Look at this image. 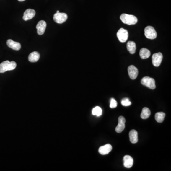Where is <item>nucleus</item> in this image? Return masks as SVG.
I'll list each match as a JSON object with an SVG mask.
<instances>
[{
  "mask_svg": "<svg viewBox=\"0 0 171 171\" xmlns=\"http://www.w3.org/2000/svg\"><path fill=\"white\" fill-rule=\"evenodd\" d=\"M16 62L12 61H4L0 64V73H4L7 71H12L16 68Z\"/></svg>",
  "mask_w": 171,
  "mask_h": 171,
  "instance_id": "1",
  "label": "nucleus"
},
{
  "mask_svg": "<svg viewBox=\"0 0 171 171\" xmlns=\"http://www.w3.org/2000/svg\"><path fill=\"white\" fill-rule=\"evenodd\" d=\"M120 19L125 24L128 25H134L137 23V18L133 15L123 14L120 16Z\"/></svg>",
  "mask_w": 171,
  "mask_h": 171,
  "instance_id": "2",
  "label": "nucleus"
},
{
  "mask_svg": "<svg viewBox=\"0 0 171 171\" xmlns=\"http://www.w3.org/2000/svg\"><path fill=\"white\" fill-rule=\"evenodd\" d=\"M141 84L144 86L149 87L151 89H154L156 88L155 82L154 79L149 76H144L141 79Z\"/></svg>",
  "mask_w": 171,
  "mask_h": 171,
  "instance_id": "3",
  "label": "nucleus"
},
{
  "mask_svg": "<svg viewBox=\"0 0 171 171\" xmlns=\"http://www.w3.org/2000/svg\"><path fill=\"white\" fill-rule=\"evenodd\" d=\"M144 35L147 39L153 40L157 37V33L154 27L148 26L144 29Z\"/></svg>",
  "mask_w": 171,
  "mask_h": 171,
  "instance_id": "4",
  "label": "nucleus"
},
{
  "mask_svg": "<svg viewBox=\"0 0 171 171\" xmlns=\"http://www.w3.org/2000/svg\"><path fill=\"white\" fill-rule=\"evenodd\" d=\"M117 37L118 40L121 43H125L128 40V30L124 29L123 28H121L117 32Z\"/></svg>",
  "mask_w": 171,
  "mask_h": 171,
  "instance_id": "5",
  "label": "nucleus"
},
{
  "mask_svg": "<svg viewBox=\"0 0 171 171\" xmlns=\"http://www.w3.org/2000/svg\"><path fill=\"white\" fill-rule=\"evenodd\" d=\"M68 15L65 13H56L54 15L53 19L54 22L58 24H61L67 21Z\"/></svg>",
  "mask_w": 171,
  "mask_h": 171,
  "instance_id": "6",
  "label": "nucleus"
},
{
  "mask_svg": "<svg viewBox=\"0 0 171 171\" xmlns=\"http://www.w3.org/2000/svg\"><path fill=\"white\" fill-rule=\"evenodd\" d=\"M163 54L161 52L154 53L152 56V63L156 67H159L163 60Z\"/></svg>",
  "mask_w": 171,
  "mask_h": 171,
  "instance_id": "7",
  "label": "nucleus"
},
{
  "mask_svg": "<svg viewBox=\"0 0 171 171\" xmlns=\"http://www.w3.org/2000/svg\"><path fill=\"white\" fill-rule=\"evenodd\" d=\"M128 72L129 76L131 79L134 80L136 79L139 74V70L137 68L135 67V66H129L128 68Z\"/></svg>",
  "mask_w": 171,
  "mask_h": 171,
  "instance_id": "8",
  "label": "nucleus"
},
{
  "mask_svg": "<svg viewBox=\"0 0 171 171\" xmlns=\"http://www.w3.org/2000/svg\"><path fill=\"white\" fill-rule=\"evenodd\" d=\"M126 119L124 117L120 116L118 118V124L115 128V131L118 133H121L125 128Z\"/></svg>",
  "mask_w": 171,
  "mask_h": 171,
  "instance_id": "9",
  "label": "nucleus"
},
{
  "mask_svg": "<svg viewBox=\"0 0 171 171\" xmlns=\"http://www.w3.org/2000/svg\"><path fill=\"white\" fill-rule=\"evenodd\" d=\"M46 26L47 23L45 21H43H43H40L36 26L38 34L40 35L43 34L45 32Z\"/></svg>",
  "mask_w": 171,
  "mask_h": 171,
  "instance_id": "10",
  "label": "nucleus"
},
{
  "mask_svg": "<svg viewBox=\"0 0 171 171\" xmlns=\"http://www.w3.org/2000/svg\"><path fill=\"white\" fill-rule=\"evenodd\" d=\"M36 14L35 11L31 9H29L26 10L24 12L23 19L25 21H27L28 20L32 19L35 16Z\"/></svg>",
  "mask_w": 171,
  "mask_h": 171,
  "instance_id": "11",
  "label": "nucleus"
},
{
  "mask_svg": "<svg viewBox=\"0 0 171 171\" xmlns=\"http://www.w3.org/2000/svg\"><path fill=\"white\" fill-rule=\"evenodd\" d=\"M7 45L9 47L15 51H19L21 48L20 43L14 41L11 39H9L7 41Z\"/></svg>",
  "mask_w": 171,
  "mask_h": 171,
  "instance_id": "12",
  "label": "nucleus"
},
{
  "mask_svg": "<svg viewBox=\"0 0 171 171\" xmlns=\"http://www.w3.org/2000/svg\"><path fill=\"white\" fill-rule=\"evenodd\" d=\"M123 161L124 166L127 168L132 167L133 165V160L130 155H125L123 158Z\"/></svg>",
  "mask_w": 171,
  "mask_h": 171,
  "instance_id": "13",
  "label": "nucleus"
},
{
  "mask_svg": "<svg viewBox=\"0 0 171 171\" xmlns=\"http://www.w3.org/2000/svg\"><path fill=\"white\" fill-rule=\"evenodd\" d=\"M112 149V146L110 144H107L105 146H101L98 152L100 153V154L102 155H106L108 154V153L110 152Z\"/></svg>",
  "mask_w": 171,
  "mask_h": 171,
  "instance_id": "14",
  "label": "nucleus"
},
{
  "mask_svg": "<svg viewBox=\"0 0 171 171\" xmlns=\"http://www.w3.org/2000/svg\"><path fill=\"white\" fill-rule=\"evenodd\" d=\"M130 142L132 144H136L138 142V133L135 130H132L129 133Z\"/></svg>",
  "mask_w": 171,
  "mask_h": 171,
  "instance_id": "15",
  "label": "nucleus"
},
{
  "mask_svg": "<svg viewBox=\"0 0 171 171\" xmlns=\"http://www.w3.org/2000/svg\"><path fill=\"white\" fill-rule=\"evenodd\" d=\"M40 57V55L39 52L37 51H34V52H32L29 55L28 57V60L30 62H36L39 61Z\"/></svg>",
  "mask_w": 171,
  "mask_h": 171,
  "instance_id": "16",
  "label": "nucleus"
},
{
  "mask_svg": "<svg viewBox=\"0 0 171 171\" xmlns=\"http://www.w3.org/2000/svg\"><path fill=\"white\" fill-rule=\"evenodd\" d=\"M140 56L143 60L147 59L150 56L151 52L149 50L146 48H142L140 51Z\"/></svg>",
  "mask_w": 171,
  "mask_h": 171,
  "instance_id": "17",
  "label": "nucleus"
},
{
  "mask_svg": "<svg viewBox=\"0 0 171 171\" xmlns=\"http://www.w3.org/2000/svg\"><path fill=\"white\" fill-rule=\"evenodd\" d=\"M126 48L128 51L130 52V54H133L135 53L136 51V44L135 42L132 41H128L127 43Z\"/></svg>",
  "mask_w": 171,
  "mask_h": 171,
  "instance_id": "18",
  "label": "nucleus"
},
{
  "mask_svg": "<svg viewBox=\"0 0 171 171\" xmlns=\"http://www.w3.org/2000/svg\"><path fill=\"white\" fill-rule=\"evenodd\" d=\"M151 111L150 109L147 108H144L142 109L141 114V118L142 119H146L150 116Z\"/></svg>",
  "mask_w": 171,
  "mask_h": 171,
  "instance_id": "19",
  "label": "nucleus"
},
{
  "mask_svg": "<svg viewBox=\"0 0 171 171\" xmlns=\"http://www.w3.org/2000/svg\"><path fill=\"white\" fill-rule=\"evenodd\" d=\"M165 117V114L163 112H160L156 113L155 115V119L157 122L162 123L164 121Z\"/></svg>",
  "mask_w": 171,
  "mask_h": 171,
  "instance_id": "20",
  "label": "nucleus"
},
{
  "mask_svg": "<svg viewBox=\"0 0 171 171\" xmlns=\"http://www.w3.org/2000/svg\"><path fill=\"white\" fill-rule=\"evenodd\" d=\"M92 114L97 117H100L102 115V109L100 107H95L93 109Z\"/></svg>",
  "mask_w": 171,
  "mask_h": 171,
  "instance_id": "21",
  "label": "nucleus"
},
{
  "mask_svg": "<svg viewBox=\"0 0 171 171\" xmlns=\"http://www.w3.org/2000/svg\"><path fill=\"white\" fill-rule=\"evenodd\" d=\"M121 104L123 106L125 107L130 106L131 105V102L129 100L128 98H125L122 100Z\"/></svg>",
  "mask_w": 171,
  "mask_h": 171,
  "instance_id": "22",
  "label": "nucleus"
},
{
  "mask_svg": "<svg viewBox=\"0 0 171 171\" xmlns=\"http://www.w3.org/2000/svg\"><path fill=\"white\" fill-rule=\"evenodd\" d=\"M118 106V103L117 101L115 100L114 98H111L110 100V108H115Z\"/></svg>",
  "mask_w": 171,
  "mask_h": 171,
  "instance_id": "23",
  "label": "nucleus"
},
{
  "mask_svg": "<svg viewBox=\"0 0 171 171\" xmlns=\"http://www.w3.org/2000/svg\"><path fill=\"white\" fill-rule=\"evenodd\" d=\"M19 1H25V0H18Z\"/></svg>",
  "mask_w": 171,
  "mask_h": 171,
  "instance_id": "24",
  "label": "nucleus"
},
{
  "mask_svg": "<svg viewBox=\"0 0 171 171\" xmlns=\"http://www.w3.org/2000/svg\"><path fill=\"white\" fill-rule=\"evenodd\" d=\"M58 12H60V11H57V12H56V13H58Z\"/></svg>",
  "mask_w": 171,
  "mask_h": 171,
  "instance_id": "25",
  "label": "nucleus"
}]
</instances>
